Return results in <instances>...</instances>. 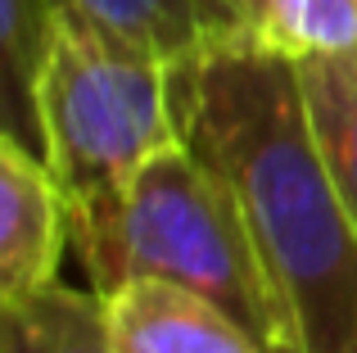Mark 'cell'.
Instances as JSON below:
<instances>
[{
  "label": "cell",
  "mask_w": 357,
  "mask_h": 353,
  "mask_svg": "<svg viewBox=\"0 0 357 353\" xmlns=\"http://www.w3.org/2000/svg\"><path fill=\"white\" fill-rule=\"evenodd\" d=\"M181 141L231 186L298 353H357V227L317 150L294 54L249 36L167 68Z\"/></svg>",
  "instance_id": "cell-1"
},
{
  "label": "cell",
  "mask_w": 357,
  "mask_h": 353,
  "mask_svg": "<svg viewBox=\"0 0 357 353\" xmlns=\"http://www.w3.org/2000/svg\"><path fill=\"white\" fill-rule=\"evenodd\" d=\"M176 141L167 63L59 9L36 77V154L63 195L77 258L118 218L136 172Z\"/></svg>",
  "instance_id": "cell-2"
},
{
  "label": "cell",
  "mask_w": 357,
  "mask_h": 353,
  "mask_svg": "<svg viewBox=\"0 0 357 353\" xmlns=\"http://www.w3.org/2000/svg\"><path fill=\"white\" fill-rule=\"evenodd\" d=\"M82 267L96 294L131 276L172 281L231 313L267 353H298L236 195L185 141L158 150L136 172L118 218L82 254Z\"/></svg>",
  "instance_id": "cell-3"
},
{
  "label": "cell",
  "mask_w": 357,
  "mask_h": 353,
  "mask_svg": "<svg viewBox=\"0 0 357 353\" xmlns=\"http://www.w3.org/2000/svg\"><path fill=\"white\" fill-rule=\"evenodd\" d=\"M73 245L68 209L45 159L23 141L0 136V308L32 299L59 281Z\"/></svg>",
  "instance_id": "cell-4"
},
{
  "label": "cell",
  "mask_w": 357,
  "mask_h": 353,
  "mask_svg": "<svg viewBox=\"0 0 357 353\" xmlns=\"http://www.w3.org/2000/svg\"><path fill=\"white\" fill-rule=\"evenodd\" d=\"M100 303L118 353H267L231 313L158 276H131Z\"/></svg>",
  "instance_id": "cell-5"
},
{
  "label": "cell",
  "mask_w": 357,
  "mask_h": 353,
  "mask_svg": "<svg viewBox=\"0 0 357 353\" xmlns=\"http://www.w3.org/2000/svg\"><path fill=\"white\" fill-rule=\"evenodd\" d=\"M54 5L163 59L167 68L240 36L222 0H54Z\"/></svg>",
  "instance_id": "cell-6"
},
{
  "label": "cell",
  "mask_w": 357,
  "mask_h": 353,
  "mask_svg": "<svg viewBox=\"0 0 357 353\" xmlns=\"http://www.w3.org/2000/svg\"><path fill=\"white\" fill-rule=\"evenodd\" d=\"M307 118L335 190L357 227V50L298 54Z\"/></svg>",
  "instance_id": "cell-7"
},
{
  "label": "cell",
  "mask_w": 357,
  "mask_h": 353,
  "mask_svg": "<svg viewBox=\"0 0 357 353\" xmlns=\"http://www.w3.org/2000/svg\"><path fill=\"white\" fill-rule=\"evenodd\" d=\"M0 353H118L96 290L54 281L32 299L0 308Z\"/></svg>",
  "instance_id": "cell-8"
},
{
  "label": "cell",
  "mask_w": 357,
  "mask_h": 353,
  "mask_svg": "<svg viewBox=\"0 0 357 353\" xmlns=\"http://www.w3.org/2000/svg\"><path fill=\"white\" fill-rule=\"evenodd\" d=\"M54 0H0V59H5V132L36 150V77L54 45Z\"/></svg>",
  "instance_id": "cell-9"
},
{
  "label": "cell",
  "mask_w": 357,
  "mask_h": 353,
  "mask_svg": "<svg viewBox=\"0 0 357 353\" xmlns=\"http://www.w3.org/2000/svg\"><path fill=\"white\" fill-rule=\"evenodd\" d=\"M357 50V0H303L298 5V54Z\"/></svg>",
  "instance_id": "cell-10"
},
{
  "label": "cell",
  "mask_w": 357,
  "mask_h": 353,
  "mask_svg": "<svg viewBox=\"0 0 357 353\" xmlns=\"http://www.w3.org/2000/svg\"><path fill=\"white\" fill-rule=\"evenodd\" d=\"M236 18L240 36L258 45H271L280 54L298 50V5L303 0H222Z\"/></svg>",
  "instance_id": "cell-11"
}]
</instances>
